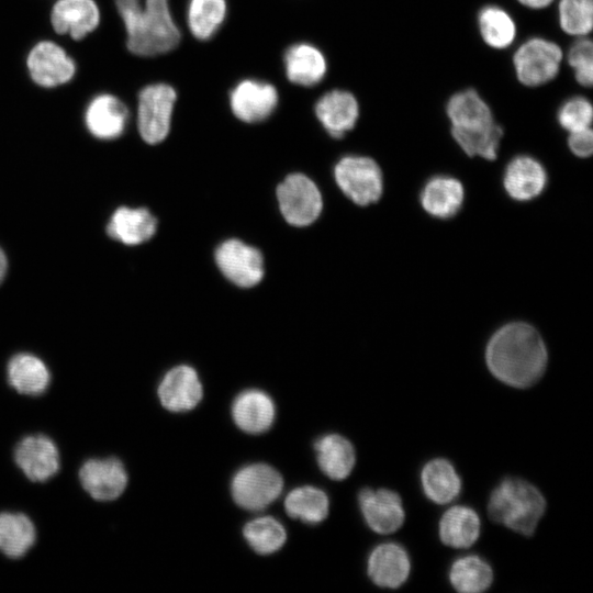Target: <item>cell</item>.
Returning <instances> with one entry per match:
<instances>
[{
  "label": "cell",
  "mask_w": 593,
  "mask_h": 593,
  "mask_svg": "<svg viewBox=\"0 0 593 593\" xmlns=\"http://www.w3.org/2000/svg\"><path fill=\"white\" fill-rule=\"evenodd\" d=\"M490 372L513 388H529L545 373L548 353L535 327L510 323L494 333L485 349Z\"/></svg>",
  "instance_id": "1"
},
{
  "label": "cell",
  "mask_w": 593,
  "mask_h": 593,
  "mask_svg": "<svg viewBox=\"0 0 593 593\" xmlns=\"http://www.w3.org/2000/svg\"><path fill=\"white\" fill-rule=\"evenodd\" d=\"M127 33V48L137 56L168 53L180 42L168 0H114Z\"/></svg>",
  "instance_id": "2"
},
{
  "label": "cell",
  "mask_w": 593,
  "mask_h": 593,
  "mask_svg": "<svg viewBox=\"0 0 593 593\" xmlns=\"http://www.w3.org/2000/svg\"><path fill=\"white\" fill-rule=\"evenodd\" d=\"M446 113L454 139L468 156L488 160L496 158L503 130L495 122L489 104L475 90L465 89L452 94L447 102Z\"/></svg>",
  "instance_id": "3"
},
{
  "label": "cell",
  "mask_w": 593,
  "mask_h": 593,
  "mask_svg": "<svg viewBox=\"0 0 593 593\" xmlns=\"http://www.w3.org/2000/svg\"><path fill=\"white\" fill-rule=\"evenodd\" d=\"M488 514L492 522L532 536L546 511V500L532 483L506 478L491 492Z\"/></svg>",
  "instance_id": "4"
},
{
  "label": "cell",
  "mask_w": 593,
  "mask_h": 593,
  "mask_svg": "<svg viewBox=\"0 0 593 593\" xmlns=\"http://www.w3.org/2000/svg\"><path fill=\"white\" fill-rule=\"evenodd\" d=\"M334 177L344 194L358 205L374 203L382 195V171L370 157H343L335 165Z\"/></svg>",
  "instance_id": "5"
},
{
  "label": "cell",
  "mask_w": 593,
  "mask_h": 593,
  "mask_svg": "<svg viewBox=\"0 0 593 593\" xmlns=\"http://www.w3.org/2000/svg\"><path fill=\"white\" fill-rule=\"evenodd\" d=\"M562 57V51L555 42L542 37L528 38L513 56L516 77L527 87L548 83L559 74Z\"/></svg>",
  "instance_id": "6"
},
{
  "label": "cell",
  "mask_w": 593,
  "mask_h": 593,
  "mask_svg": "<svg viewBox=\"0 0 593 593\" xmlns=\"http://www.w3.org/2000/svg\"><path fill=\"white\" fill-rule=\"evenodd\" d=\"M176 100V90L163 82L148 85L139 91L137 126L146 143L155 145L167 137Z\"/></svg>",
  "instance_id": "7"
},
{
  "label": "cell",
  "mask_w": 593,
  "mask_h": 593,
  "mask_svg": "<svg viewBox=\"0 0 593 593\" xmlns=\"http://www.w3.org/2000/svg\"><path fill=\"white\" fill-rule=\"evenodd\" d=\"M281 474L266 463H254L239 469L233 477L231 491L235 503L248 511H260L282 492Z\"/></svg>",
  "instance_id": "8"
},
{
  "label": "cell",
  "mask_w": 593,
  "mask_h": 593,
  "mask_svg": "<svg viewBox=\"0 0 593 593\" xmlns=\"http://www.w3.org/2000/svg\"><path fill=\"white\" fill-rule=\"evenodd\" d=\"M283 219L293 226H307L316 221L323 208L320 189L303 174L289 175L277 188Z\"/></svg>",
  "instance_id": "9"
},
{
  "label": "cell",
  "mask_w": 593,
  "mask_h": 593,
  "mask_svg": "<svg viewBox=\"0 0 593 593\" xmlns=\"http://www.w3.org/2000/svg\"><path fill=\"white\" fill-rule=\"evenodd\" d=\"M215 262L224 277L240 288H251L264 278L261 253L239 239L220 244L215 250Z\"/></svg>",
  "instance_id": "10"
},
{
  "label": "cell",
  "mask_w": 593,
  "mask_h": 593,
  "mask_svg": "<svg viewBox=\"0 0 593 593\" xmlns=\"http://www.w3.org/2000/svg\"><path fill=\"white\" fill-rule=\"evenodd\" d=\"M26 66L32 80L44 88L64 85L72 79L76 64L57 44L37 43L29 53Z\"/></svg>",
  "instance_id": "11"
},
{
  "label": "cell",
  "mask_w": 593,
  "mask_h": 593,
  "mask_svg": "<svg viewBox=\"0 0 593 593\" xmlns=\"http://www.w3.org/2000/svg\"><path fill=\"white\" fill-rule=\"evenodd\" d=\"M79 481L83 490L94 500H116L127 486V472L116 458L90 459L79 469Z\"/></svg>",
  "instance_id": "12"
},
{
  "label": "cell",
  "mask_w": 593,
  "mask_h": 593,
  "mask_svg": "<svg viewBox=\"0 0 593 593\" xmlns=\"http://www.w3.org/2000/svg\"><path fill=\"white\" fill-rule=\"evenodd\" d=\"M278 91L269 82L245 79L230 92L233 114L245 123H258L268 119L278 105Z\"/></svg>",
  "instance_id": "13"
},
{
  "label": "cell",
  "mask_w": 593,
  "mask_h": 593,
  "mask_svg": "<svg viewBox=\"0 0 593 593\" xmlns=\"http://www.w3.org/2000/svg\"><path fill=\"white\" fill-rule=\"evenodd\" d=\"M14 461L33 482H45L59 470V451L46 435L37 434L22 438L14 448Z\"/></svg>",
  "instance_id": "14"
},
{
  "label": "cell",
  "mask_w": 593,
  "mask_h": 593,
  "mask_svg": "<svg viewBox=\"0 0 593 593\" xmlns=\"http://www.w3.org/2000/svg\"><path fill=\"white\" fill-rule=\"evenodd\" d=\"M358 502L367 525L378 534H392L404 523L405 512L401 496L392 490L362 489Z\"/></svg>",
  "instance_id": "15"
},
{
  "label": "cell",
  "mask_w": 593,
  "mask_h": 593,
  "mask_svg": "<svg viewBox=\"0 0 593 593\" xmlns=\"http://www.w3.org/2000/svg\"><path fill=\"white\" fill-rule=\"evenodd\" d=\"M157 394L168 411L186 412L200 403L203 390L197 371L190 366L179 365L164 376Z\"/></svg>",
  "instance_id": "16"
},
{
  "label": "cell",
  "mask_w": 593,
  "mask_h": 593,
  "mask_svg": "<svg viewBox=\"0 0 593 593\" xmlns=\"http://www.w3.org/2000/svg\"><path fill=\"white\" fill-rule=\"evenodd\" d=\"M367 572L376 585L398 589L406 582L411 572L409 553L396 542H383L369 555Z\"/></svg>",
  "instance_id": "17"
},
{
  "label": "cell",
  "mask_w": 593,
  "mask_h": 593,
  "mask_svg": "<svg viewBox=\"0 0 593 593\" xmlns=\"http://www.w3.org/2000/svg\"><path fill=\"white\" fill-rule=\"evenodd\" d=\"M315 114L325 131L331 136L339 138L355 127L359 116V104L351 92L335 89L327 91L317 100Z\"/></svg>",
  "instance_id": "18"
},
{
  "label": "cell",
  "mask_w": 593,
  "mask_h": 593,
  "mask_svg": "<svg viewBox=\"0 0 593 593\" xmlns=\"http://www.w3.org/2000/svg\"><path fill=\"white\" fill-rule=\"evenodd\" d=\"M128 110L116 97L103 93L92 99L85 113L88 131L97 138L113 139L123 134Z\"/></svg>",
  "instance_id": "19"
},
{
  "label": "cell",
  "mask_w": 593,
  "mask_h": 593,
  "mask_svg": "<svg viewBox=\"0 0 593 593\" xmlns=\"http://www.w3.org/2000/svg\"><path fill=\"white\" fill-rule=\"evenodd\" d=\"M51 22L56 33L81 40L99 25L100 12L93 0H57Z\"/></svg>",
  "instance_id": "20"
},
{
  "label": "cell",
  "mask_w": 593,
  "mask_h": 593,
  "mask_svg": "<svg viewBox=\"0 0 593 593\" xmlns=\"http://www.w3.org/2000/svg\"><path fill=\"white\" fill-rule=\"evenodd\" d=\"M503 183L512 199L528 201L542 192L547 183V174L538 160L521 155L506 166Z\"/></svg>",
  "instance_id": "21"
},
{
  "label": "cell",
  "mask_w": 593,
  "mask_h": 593,
  "mask_svg": "<svg viewBox=\"0 0 593 593\" xmlns=\"http://www.w3.org/2000/svg\"><path fill=\"white\" fill-rule=\"evenodd\" d=\"M235 424L245 433L260 434L273 423L276 409L271 398L260 390H246L233 402Z\"/></svg>",
  "instance_id": "22"
},
{
  "label": "cell",
  "mask_w": 593,
  "mask_h": 593,
  "mask_svg": "<svg viewBox=\"0 0 593 593\" xmlns=\"http://www.w3.org/2000/svg\"><path fill=\"white\" fill-rule=\"evenodd\" d=\"M157 228L155 216L145 208H119L107 226L110 237L125 245H138L150 239Z\"/></svg>",
  "instance_id": "23"
},
{
  "label": "cell",
  "mask_w": 593,
  "mask_h": 593,
  "mask_svg": "<svg viewBox=\"0 0 593 593\" xmlns=\"http://www.w3.org/2000/svg\"><path fill=\"white\" fill-rule=\"evenodd\" d=\"M283 60L288 79L303 87L317 85L327 70L326 59L322 52L307 43H298L288 47Z\"/></svg>",
  "instance_id": "24"
},
{
  "label": "cell",
  "mask_w": 593,
  "mask_h": 593,
  "mask_svg": "<svg viewBox=\"0 0 593 593\" xmlns=\"http://www.w3.org/2000/svg\"><path fill=\"white\" fill-rule=\"evenodd\" d=\"M9 384L24 395H40L44 393L51 382V373L42 359L32 354H18L7 366Z\"/></svg>",
  "instance_id": "25"
},
{
  "label": "cell",
  "mask_w": 593,
  "mask_h": 593,
  "mask_svg": "<svg viewBox=\"0 0 593 593\" xmlns=\"http://www.w3.org/2000/svg\"><path fill=\"white\" fill-rule=\"evenodd\" d=\"M463 202V187L452 177L437 176L424 186L421 193L423 209L438 219L451 217Z\"/></svg>",
  "instance_id": "26"
},
{
  "label": "cell",
  "mask_w": 593,
  "mask_h": 593,
  "mask_svg": "<svg viewBox=\"0 0 593 593\" xmlns=\"http://www.w3.org/2000/svg\"><path fill=\"white\" fill-rule=\"evenodd\" d=\"M480 518L474 510L463 505L448 508L439 521V538L448 547H471L480 536Z\"/></svg>",
  "instance_id": "27"
},
{
  "label": "cell",
  "mask_w": 593,
  "mask_h": 593,
  "mask_svg": "<svg viewBox=\"0 0 593 593\" xmlns=\"http://www.w3.org/2000/svg\"><path fill=\"white\" fill-rule=\"evenodd\" d=\"M320 469L333 480H344L353 471L356 452L351 443L337 434L321 437L314 445Z\"/></svg>",
  "instance_id": "28"
},
{
  "label": "cell",
  "mask_w": 593,
  "mask_h": 593,
  "mask_svg": "<svg viewBox=\"0 0 593 593\" xmlns=\"http://www.w3.org/2000/svg\"><path fill=\"white\" fill-rule=\"evenodd\" d=\"M421 483L425 495L437 504H448L461 491V478L452 463L443 458L428 461L422 469Z\"/></svg>",
  "instance_id": "29"
},
{
  "label": "cell",
  "mask_w": 593,
  "mask_h": 593,
  "mask_svg": "<svg viewBox=\"0 0 593 593\" xmlns=\"http://www.w3.org/2000/svg\"><path fill=\"white\" fill-rule=\"evenodd\" d=\"M36 530L22 513H0V551L9 558L23 557L34 545Z\"/></svg>",
  "instance_id": "30"
},
{
  "label": "cell",
  "mask_w": 593,
  "mask_h": 593,
  "mask_svg": "<svg viewBox=\"0 0 593 593\" xmlns=\"http://www.w3.org/2000/svg\"><path fill=\"white\" fill-rule=\"evenodd\" d=\"M449 581L460 593H481L493 582L491 566L479 556L457 559L449 570Z\"/></svg>",
  "instance_id": "31"
},
{
  "label": "cell",
  "mask_w": 593,
  "mask_h": 593,
  "mask_svg": "<svg viewBox=\"0 0 593 593\" xmlns=\"http://www.w3.org/2000/svg\"><path fill=\"white\" fill-rule=\"evenodd\" d=\"M479 32L486 45L503 49L516 37V24L511 14L499 5H485L478 14Z\"/></svg>",
  "instance_id": "32"
},
{
  "label": "cell",
  "mask_w": 593,
  "mask_h": 593,
  "mask_svg": "<svg viewBox=\"0 0 593 593\" xmlns=\"http://www.w3.org/2000/svg\"><path fill=\"white\" fill-rule=\"evenodd\" d=\"M328 506L326 493L314 486L296 488L284 500V510L288 515L309 524L324 521L328 514Z\"/></svg>",
  "instance_id": "33"
},
{
  "label": "cell",
  "mask_w": 593,
  "mask_h": 593,
  "mask_svg": "<svg viewBox=\"0 0 593 593\" xmlns=\"http://www.w3.org/2000/svg\"><path fill=\"white\" fill-rule=\"evenodd\" d=\"M225 15V0H190L187 22L195 38L206 41L217 32Z\"/></svg>",
  "instance_id": "34"
},
{
  "label": "cell",
  "mask_w": 593,
  "mask_h": 593,
  "mask_svg": "<svg viewBox=\"0 0 593 593\" xmlns=\"http://www.w3.org/2000/svg\"><path fill=\"white\" fill-rule=\"evenodd\" d=\"M248 545L259 555H270L286 542L287 533L280 522L270 516L248 522L243 530Z\"/></svg>",
  "instance_id": "35"
},
{
  "label": "cell",
  "mask_w": 593,
  "mask_h": 593,
  "mask_svg": "<svg viewBox=\"0 0 593 593\" xmlns=\"http://www.w3.org/2000/svg\"><path fill=\"white\" fill-rule=\"evenodd\" d=\"M558 19L562 31L569 35L582 37L592 31V0H560Z\"/></svg>",
  "instance_id": "36"
},
{
  "label": "cell",
  "mask_w": 593,
  "mask_h": 593,
  "mask_svg": "<svg viewBox=\"0 0 593 593\" xmlns=\"http://www.w3.org/2000/svg\"><path fill=\"white\" fill-rule=\"evenodd\" d=\"M558 122L566 131L574 132L591 127L593 108L584 97H572L566 100L558 110Z\"/></svg>",
  "instance_id": "37"
},
{
  "label": "cell",
  "mask_w": 593,
  "mask_h": 593,
  "mask_svg": "<svg viewBox=\"0 0 593 593\" xmlns=\"http://www.w3.org/2000/svg\"><path fill=\"white\" fill-rule=\"evenodd\" d=\"M568 64L573 70L579 85L591 87L593 81V45L590 38L582 36L568 52Z\"/></svg>",
  "instance_id": "38"
},
{
  "label": "cell",
  "mask_w": 593,
  "mask_h": 593,
  "mask_svg": "<svg viewBox=\"0 0 593 593\" xmlns=\"http://www.w3.org/2000/svg\"><path fill=\"white\" fill-rule=\"evenodd\" d=\"M568 145L572 154L586 158L593 153V133L591 127L570 132Z\"/></svg>",
  "instance_id": "39"
},
{
  "label": "cell",
  "mask_w": 593,
  "mask_h": 593,
  "mask_svg": "<svg viewBox=\"0 0 593 593\" xmlns=\"http://www.w3.org/2000/svg\"><path fill=\"white\" fill-rule=\"evenodd\" d=\"M521 4L530 9H544L550 5L555 0H517Z\"/></svg>",
  "instance_id": "40"
},
{
  "label": "cell",
  "mask_w": 593,
  "mask_h": 593,
  "mask_svg": "<svg viewBox=\"0 0 593 593\" xmlns=\"http://www.w3.org/2000/svg\"><path fill=\"white\" fill-rule=\"evenodd\" d=\"M7 257L3 253V250L0 248V283L2 282L5 272H7Z\"/></svg>",
  "instance_id": "41"
}]
</instances>
